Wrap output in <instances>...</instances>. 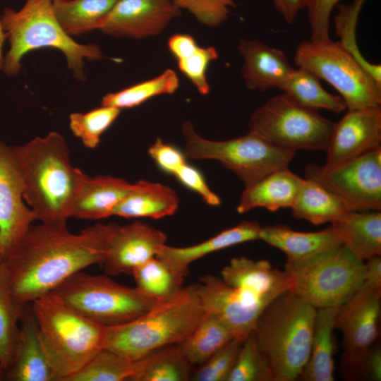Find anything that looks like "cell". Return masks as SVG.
<instances>
[{
	"label": "cell",
	"mask_w": 381,
	"mask_h": 381,
	"mask_svg": "<svg viewBox=\"0 0 381 381\" xmlns=\"http://www.w3.org/2000/svg\"><path fill=\"white\" fill-rule=\"evenodd\" d=\"M118 226L97 223L73 234L66 224H32L0 254V274L19 303H31L75 273L102 265Z\"/></svg>",
	"instance_id": "1"
},
{
	"label": "cell",
	"mask_w": 381,
	"mask_h": 381,
	"mask_svg": "<svg viewBox=\"0 0 381 381\" xmlns=\"http://www.w3.org/2000/svg\"><path fill=\"white\" fill-rule=\"evenodd\" d=\"M12 150L23 181V198L36 219L66 224L85 174L72 166L64 138L51 132Z\"/></svg>",
	"instance_id": "2"
},
{
	"label": "cell",
	"mask_w": 381,
	"mask_h": 381,
	"mask_svg": "<svg viewBox=\"0 0 381 381\" xmlns=\"http://www.w3.org/2000/svg\"><path fill=\"white\" fill-rule=\"evenodd\" d=\"M317 309L291 291L270 302L254 328L274 381L299 378L308 360Z\"/></svg>",
	"instance_id": "3"
},
{
	"label": "cell",
	"mask_w": 381,
	"mask_h": 381,
	"mask_svg": "<svg viewBox=\"0 0 381 381\" xmlns=\"http://www.w3.org/2000/svg\"><path fill=\"white\" fill-rule=\"evenodd\" d=\"M205 314L194 284L183 287L142 316L107 327L104 349L138 361L162 347L181 343Z\"/></svg>",
	"instance_id": "4"
},
{
	"label": "cell",
	"mask_w": 381,
	"mask_h": 381,
	"mask_svg": "<svg viewBox=\"0 0 381 381\" xmlns=\"http://www.w3.org/2000/svg\"><path fill=\"white\" fill-rule=\"evenodd\" d=\"M0 24L10 43L2 70L10 76L19 72L25 54L40 48L61 51L69 68L80 80L85 78L84 59L98 60L103 57L97 44H79L64 31L55 16L53 0H27L18 11L6 8Z\"/></svg>",
	"instance_id": "5"
},
{
	"label": "cell",
	"mask_w": 381,
	"mask_h": 381,
	"mask_svg": "<svg viewBox=\"0 0 381 381\" xmlns=\"http://www.w3.org/2000/svg\"><path fill=\"white\" fill-rule=\"evenodd\" d=\"M40 343L56 375L64 381L104 348L106 327L50 295L32 303Z\"/></svg>",
	"instance_id": "6"
},
{
	"label": "cell",
	"mask_w": 381,
	"mask_h": 381,
	"mask_svg": "<svg viewBox=\"0 0 381 381\" xmlns=\"http://www.w3.org/2000/svg\"><path fill=\"white\" fill-rule=\"evenodd\" d=\"M290 291L316 309L344 304L362 286L365 263L344 244L298 260H287Z\"/></svg>",
	"instance_id": "7"
},
{
	"label": "cell",
	"mask_w": 381,
	"mask_h": 381,
	"mask_svg": "<svg viewBox=\"0 0 381 381\" xmlns=\"http://www.w3.org/2000/svg\"><path fill=\"white\" fill-rule=\"evenodd\" d=\"M109 277L80 271L48 295L104 327L129 322L159 302L138 288L120 284Z\"/></svg>",
	"instance_id": "8"
},
{
	"label": "cell",
	"mask_w": 381,
	"mask_h": 381,
	"mask_svg": "<svg viewBox=\"0 0 381 381\" xmlns=\"http://www.w3.org/2000/svg\"><path fill=\"white\" fill-rule=\"evenodd\" d=\"M294 61L333 86L348 110L380 106L381 85L339 41L304 40L298 44Z\"/></svg>",
	"instance_id": "9"
},
{
	"label": "cell",
	"mask_w": 381,
	"mask_h": 381,
	"mask_svg": "<svg viewBox=\"0 0 381 381\" xmlns=\"http://www.w3.org/2000/svg\"><path fill=\"white\" fill-rule=\"evenodd\" d=\"M182 133L186 157L218 161L236 174L245 186L288 167L296 152L275 146L250 132L230 140H207L195 132L190 121L184 122Z\"/></svg>",
	"instance_id": "10"
},
{
	"label": "cell",
	"mask_w": 381,
	"mask_h": 381,
	"mask_svg": "<svg viewBox=\"0 0 381 381\" xmlns=\"http://www.w3.org/2000/svg\"><path fill=\"white\" fill-rule=\"evenodd\" d=\"M334 125L317 109L306 107L282 92L253 112L248 132L286 150L325 151Z\"/></svg>",
	"instance_id": "11"
},
{
	"label": "cell",
	"mask_w": 381,
	"mask_h": 381,
	"mask_svg": "<svg viewBox=\"0 0 381 381\" xmlns=\"http://www.w3.org/2000/svg\"><path fill=\"white\" fill-rule=\"evenodd\" d=\"M305 179L336 195L350 211L381 210V147L331 169L310 163Z\"/></svg>",
	"instance_id": "12"
},
{
	"label": "cell",
	"mask_w": 381,
	"mask_h": 381,
	"mask_svg": "<svg viewBox=\"0 0 381 381\" xmlns=\"http://www.w3.org/2000/svg\"><path fill=\"white\" fill-rule=\"evenodd\" d=\"M381 288L363 284L343 304L337 315L335 329L343 337V373L361 378L366 358L378 336Z\"/></svg>",
	"instance_id": "13"
},
{
	"label": "cell",
	"mask_w": 381,
	"mask_h": 381,
	"mask_svg": "<svg viewBox=\"0 0 381 381\" xmlns=\"http://www.w3.org/2000/svg\"><path fill=\"white\" fill-rule=\"evenodd\" d=\"M381 147V108L348 110L337 123L330 136L327 159L331 169Z\"/></svg>",
	"instance_id": "14"
},
{
	"label": "cell",
	"mask_w": 381,
	"mask_h": 381,
	"mask_svg": "<svg viewBox=\"0 0 381 381\" xmlns=\"http://www.w3.org/2000/svg\"><path fill=\"white\" fill-rule=\"evenodd\" d=\"M24 184L12 145L0 141V254L25 234L36 217L23 202Z\"/></svg>",
	"instance_id": "15"
},
{
	"label": "cell",
	"mask_w": 381,
	"mask_h": 381,
	"mask_svg": "<svg viewBox=\"0 0 381 381\" xmlns=\"http://www.w3.org/2000/svg\"><path fill=\"white\" fill-rule=\"evenodd\" d=\"M181 13L172 0H118L99 30L116 37L146 38L161 33Z\"/></svg>",
	"instance_id": "16"
},
{
	"label": "cell",
	"mask_w": 381,
	"mask_h": 381,
	"mask_svg": "<svg viewBox=\"0 0 381 381\" xmlns=\"http://www.w3.org/2000/svg\"><path fill=\"white\" fill-rule=\"evenodd\" d=\"M194 286L205 311L222 320L236 339L243 340L254 329L265 308L227 285L220 277L202 276Z\"/></svg>",
	"instance_id": "17"
},
{
	"label": "cell",
	"mask_w": 381,
	"mask_h": 381,
	"mask_svg": "<svg viewBox=\"0 0 381 381\" xmlns=\"http://www.w3.org/2000/svg\"><path fill=\"white\" fill-rule=\"evenodd\" d=\"M167 240L163 231L142 222L119 225L102 265L104 273L132 274L137 267L156 257Z\"/></svg>",
	"instance_id": "18"
},
{
	"label": "cell",
	"mask_w": 381,
	"mask_h": 381,
	"mask_svg": "<svg viewBox=\"0 0 381 381\" xmlns=\"http://www.w3.org/2000/svg\"><path fill=\"white\" fill-rule=\"evenodd\" d=\"M220 277L227 285L264 308L290 291V282L284 270L273 267L266 260L233 258L222 270Z\"/></svg>",
	"instance_id": "19"
},
{
	"label": "cell",
	"mask_w": 381,
	"mask_h": 381,
	"mask_svg": "<svg viewBox=\"0 0 381 381\" xmlns=\"http://www.w3.org/2000/svg\"><path fill=\"white\" fill-rule=\"evenodd\" d=\"M6 380L52 381L56 375L44 353L31 303H23L20 332L13 358L6 370Z\"/></svg>",
	"instance_id": "20"
},
{
	"label": "cell",
	"mask_w": 381,
	"mask_h": 381,
	"mask_svg": "<svg viewBox=\"0 0 381 381\" xmlns=\"http://www.w3.org/2000/svg\"><path fill=\"white\" fill-rule=\"evenodd\" d=\"M237 48L243 59L242 78L249 90L280 89L293 69L282 50L258 40L241 38Z\"/></svg>",
	"instance_id": "21"
},
{
	"label": "cell",
	"mask_w": 381,
	"mask_h": 381,
	"mask_svg": "<svg viewBox=\"0 0 381 381\" xmlns=\"http://www.w3.org/2000/svg\"><path fill=\"white\" fill-rule=\"evenodd\" d=\"M261 226L257 222L243 221L193 246L173 247L166 244L156 257L185 278L189 272V265L194 261L232 246L259 239Z\"/></svg>",
	"instance_id": "22"
},
{
	"label": "cell",
	"mask_w": 381,
	"mask_h": 381,
	"mask_svg": "<svg viewBox=\"0 0 381 381\" xmlns=\"http://www.w3.org/2000/svg\"><path fill=\"white\" fill-rule=\"evenodd\" d=\"M132 186L123 179L85 174L75 195L71 217L100 219L113 215L117 205Z\"/></svg>",
	"instance_id": "23"
},
{
	"label": "cell",
	"mask_w": 381,
	"mask_h": 381,
	"mask_svg": "<svg viewBox=\"0 0 381 381\" xmlns=\"http://www.w3.org/2000/svg\"><path fill=\"white\" fill-rule=\"evenodd\" d=\"M303 180L288 167L273 171L245 186L236 211L239 214H244L257 207H263L272 212L291 208Z\"/></svg>",
	"instance_id": "24"
},
{
	"label": "cell",
	"mask_w": 381,
	"mask_h": 381,
	"mask_svg": "<svg viewBox=\"0 0 381 381\" xmlns=\"http://www.w3.org/2000/svg\"><path fill=\"white\" fill-rule=\"evenodd\" d=\"M259 239L279 249L287 260L305 258L343 243L339 229L332 224L313 232L297 231L284 224L264 226Z\"/></svg>",
	"instance_id": "25"
},
{
	"label": "cell",
	"mask_w": 381,
	"mask_h": 381,
	"mask_svg": "<svg viewBox=\"0 0 381 381\" xmlns=\"http://www.w3.org/2000/svg\"><path fill=\"white\" fill-rule=\"evenodd\" d=\"M179 198L171 188L159 183L140 180L115 207L113 215L125 218L160 219L174 214Z\"/></svg>",
	"instance_id": "26"
},
{
	"label": "cell",
	"mask_w": 381,
	"mask_h": 381,
	"mask_svg": "<svg viewBox=\"0 0 381 381\" xmlns=\"http://www.w3.org/2000/svg\"><path fill=\"white\" fill-rule=\"evenodd\" d=\"M341 306L317 309L310 356L299 377L303 380H334L336 340L334 330Z\"/></svg>",
	"instance_id": "27"
},
{
	"label": "cell",
	"mask_w": 381,
	"mask_h": 381,
	"mask_svg": "<svg viewBox=\"0 0 381 381\" xmlns=\"http://www.w3.org/2000/svg\"><path fill=\"white\" fill-rule=\"evenodd\" d=\"M332 224L339 229L343 243L360 260L380 255V211H350Z\"/></svg>",
	"instance_id": "28"
},
{
	"label": "cell",
	"mask_w": 381,
	"mask_h": 381,
	"mask_svg": "<svg viewBox=\"0 0 381 381\" xmlns=\"http://www.w3.org/2000/svg\"><path fill=\"white\" fill-rule=\"evenodd\" d=\"M292 216L314 225L332 224L350 212L345 202L318 183L304 179L291 207Z\"/></svg>",
	"instance_id": "29"
},
{
	"label": "cell",
	"mask_w": 381,
	"mask_h": 381,
	"mask_svg": "<svg viewBox=\"0 0 381 381\" xmlns=\"http://www.w3.org/2000/svg\"><path fill=\"white\" fill-rule=\"evenodd\" d=\"M167 45L181 73L200 94L207 95L210 87L207 71L210 63L218 58L215 48L200 47L193 36L183 33L172 35L167 41Z\"/></svg>",
	"instance_id": "30"
},
{
	"label": "cell",
	"mask_w": 381,
	"mask_h": 381,
	"mask_svg": "<svg viewBox=\"0 0 381 381\" xmlns=\"http://www.w3.org/2000/svg\"><path fill=\"white\" fill-rule=\"evenodd\" d=\"M193 365L185 355L181 343L162 347L137 361L130 381L191 380Z\"/></svg>",
	"instance_id": "31"
},
{
	"label": "cell",
	"mask_w": 381,
	"mask_h": 381,
	"mask_svg": "<svg viewBox=\"0 0 381 381\" xmlns=\"http://www.w3.org/2000/svg\"><path fill=\"white\" fill-rule=\"evenodd\" d=\"M118 0H57L53 8L59 24L69 35L99 30Z\"/></svg>",
	"instance_id": "32"
},
{
	"label": "cell",
	"mask_w": 381,
	"mask_h": 381,
	"mask_svg": "<svg viewBox=\"0 0 381 381\" xmlns=\"http://www.w3.org/2000/svg\"><path fill=\"white\" fill-rule=\"evenodd\" d=\"M279 90L301 104L314 109L340 113L346 109L341 97L327 92L318 77L302 68H293Z\"/></svg>",
	"instance_id": "33"
},
{
	"label": "cell",
	"mask_w": 381,
	"mask_h": 381,
	"mask_svg": "<svg viewBox=\"0 0 381 381\" xmlns=\"http://www.w3.org/2000/svg\"><path fill=\"white\" fill-rule=\"evenodd\" d=\"M234 338L222 320L205 312L200 322L181 345L189 361L193 365H200Z\"/></svg>",
	"instance_id": "34"
},
{
	"label": "cell",
	"mask_w": 381,
	"mask_h": 381,
	"mask_svg": "<svg viewBox=\"0 0 381 381\" xmlns=\"http://www.w3.org/2000/svg\"><path fill=\"white\" fill-rule=\"evenodd\" d=\"M131 275L136 288L159 302L173 297L183 289L184 278L157 257L137 267Z\"/></svg>",
	"instance_id": "35"
},
{
	"label": "cell",
	"mask_w": 381,
	"mask_h": 381,
	"mask_svg": "<svg viewBox=\"0 0 381 381\" xmlns=\"http://www.w3.org/2000/svg\"><path fill=\"white\" fill-rule=\"evenodd\" d=\"M179 87V79L176 73L169 68L153 78L105 95L101 104L119 109L133 108L155 96L174 94Z\"/></svg>",
	"instance_id": "36"
},
{
	"label": "cell",
	"mask_w": 381,
	"mask_h": 381,
	"mask_svg": "<svg viewBox=\"0 0 381 381\" xmlns=\"http://www.w3.org/2000/svg\"><path fill=\"white\" fill-rule=\"evenodd\" d=\"M137 366L132 361L112 351L102 349L80 370L64 381L129 380Z\"/></svg>",
	"instance_id": "37"
},
{
	"label": "cell",
	"mask_w": 381,
	"mask_h": 381,
	"mask_svg": "<svg viewBox=\"0 0 381 381\" xmlns=\"http://www.w3.org/2000/svg\"><path fill=\"white\" fill-rule=\"evenodd\" d=\"M23 305L14 298L0 274V363L5 371L17 345Z\"/></svg>",
	"instance_id": "38"
},
{
	"label": "cell",
	"mask_w": 381,
	"mask_h": 381,
	"mask_svg": "<svg viewBox=\"0 0 381 381\" xmlns=\"http://www.w3.org/2000/svg\"><path fill=\"white\" fill-rule=\"evenodd\" d=\"M366 0H353L350 4H339L334 17L336 33L340 43L360 62L376 82L381 85V66L368 61L356 43V29L359 14Z\"/></svg>",
	"instance_id": "39"
},
{
	"label": "cell",
	"mask_w": 381,
	"mask_h": 381,
	"mask_svg": "<svg viewBox=\"0 0 381 381\" xmlns=\"http://www.w3.org/2000/svg\"><path fill=\"white\" fill-rule=\"evenodd\" d=\"M121 109L109 106H102L86 113H72L69 126L73 134L80 138L85 147L96 148L102 135L118 118Z\"/></svg>",
	"instance_id": "40"
},
{
	"label": "cell",
	"mask_w": 381,
	"mask_h": 381,
	"mask_svg": "<svg viewBox=\"0 0 381 381\" xmlns=\"http://www.w3.org/2000/svg\"><path fill=\"white\" fill-rule=\"evenodd\" d=\"M226 381H274L270 365L257 344L254 330L243 340Z\"/></svg>",
	"instance_id": "41"
},
{
	"label": "cell",
	"mask_w": 381,
	"mask_h": 381,
	"mask_svg": "<svg viewBox=\"0 0 381 381\" xmlns=\"http://www.w3.org/2000/svg\"><path fill=\"white\" fill-rule=\"evenodd\" d=\"M243 343L234 338L217 350L193 371L191 380L226 381Z\"/></svg>",
	"instance_id": "42"
},
{
	"label": "cell",
	"mask_w": 381,
	"mask_h": 381,
	"mask_svg": "<svg viewBox=\"0 0 381 381\" xmlns=\"http://www.w3.org/2000/svg\"><path fill=\"white\" fill-rule=\"evenodd\" d=\"M179 9H186L199 22L216 27L229 18L235 0H172Z\"/></svg>",
	"instance_id": "43"
},
{
	"label": "cell",
	"mask_w": 381,
	"mask_h": 381,
	"mask_svg": "<svg viewBox=\"0 0 381 381\" xmlns=\"http://www.w3.org/2000/svg\"><path fill=\"white\" fill-rule=\"evenodd\" d=\"M341 0H305L310 30V40L322 41L330 39L332 13Z\"/></svg>",
	"instance_id": "44"
},
{
	"label": "cell",
	"mask_w": 381,
	"mask_h": 381,
	"mask_svg": "<svg viewBox=\"0 0 381 381\" xmlns=\"http://www.w3.org/2000/svg\"><path fill=\"white\" fill-rule=\"evenodd\" d=\"M148 152L159 169L173 176L187 163L183 152L174 145L164 143L159 138L150 147Z\"/></svg>",
	"instance_id": "45"
},
{
	"label": "cell",
	"mask_w": 381,
	"mask_h": 381,
	"mask_svg": "<svg viewBox=\"0 0 381 381\" xmlns=\"http://www.w3.org/2000/svg\"><path fill=\"white\" fill-rule=\"evenodd\" d=\"M174 176L184 186L199 195L207 205L218 206L221 204L220 198L210 188L200 171L192 165L186 163Z\"/></svg>",
	"instance_id": "46"
},
{
	"label": "cell",
	"mask_w": 381,
	"mask_h": 381,
	"mask_svg": "<svg viewBox=\"0 0 381 381\" xmlns=\"http://www.w3.org/2000/svg\"><path fill=\"white\" fill-rule=\"evenodd\" d=\"M276 11L287 23L291 24L301 10L305 0H271Z\"/></svg>",
	"instance_id": "47"
},
{
	"label": "cell",
	"mask_w": 381,
	"mask_h": 381,
	"mask_svg": "<svg viewBox=\"0 0 381 381\" xmlns=\"http://www.w3.org/2000/svg\"><path fill=\"white\" fill-rule=\"evenodd\" d=\"M363 284L381 288V258L377 255L367 260Z\"/></svg>",
	"instance_id": "48"
},
{
	"label": "cell",
	"mask_w": 381,
	"mask_h": 381,
	"mask_svg": "<svg viewBox=\"0 0 381 381\" xmlns=\"http://www.w3.org/2000/svg\"><path fill=\"white\" fill-rule=\"evenodd\" d=\"M368 380H381V350L377 345H373L369 351L367 358Z\"/></svg>",
	"instance_id": "49"
},
{
	"label": "cell",
	"mask_w": 381,
	"mask_h": 381,
	"mask_svg": "<svg viewBox=\"0 0 381 381\" xmlns=\"http://www.w3.org/2000/svg\"><path fill=\"white\" fill-rule=\"evenodd\" d=\"M5 40H6L5 35L2 31L1 24H0V66H1L4 62L3 46H4Z\"/></svg>",
	"instance_id": "50"
},
{
	"label": "cell",
	"mask_w": 381,
	"mask_h": 381,
	"mask_svg": "<svg viewBox=\"0 0 381 381\" xmlns=\"http://www.w3.org/2000/svg\"><path fill=\"white\" fill-rule=\"evenodd\" d=\"M5 377H6V371H5V369L4 368L3 365H2L1 363H0V381H1V380H5Z\"/></svg>",
	"instance_id": "51"
},
{
	"label": "cell",
	"mask_w": 381,
	"mask_h": 381,
	"mask_svg": "<svg viewBox=\"0 0 381 381\" xmlns=\"http://www.w3.org/2000/svg\"><path fill=\"white\" fill-rule=\"evenodd\" d=\"M53 1H57V0H53Z\"/></svg>",
	"instance_id": "52"
}]
</instances>
